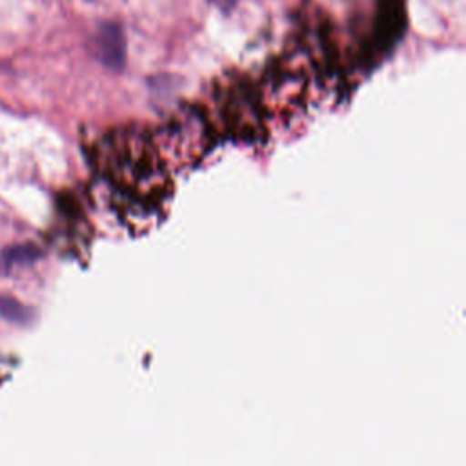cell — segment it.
<instances>
[{
  "instance_id": "6da1fadb",
  "label": "cell",
  "mask_w": 466,
  "mask_h": 466,
  "mask_svg": "<svg viewBox=\"0 0 466 466\" xmlns=\"http://www.w3.org/2000/svg\"><path fill=\"white\" fill-rule=\"evenodd\" d=\"M100 160L111 184L135 206H158L171 193V178L160 151L144 135H115L104 146Z\"/></svg>"
},
{
  "instance_id": "7a4b0ae2",
  "label": "cell",
  "mask_w": 466,
  "mask_h": 466,
  "mask_svg": "<svg viewBox=\"0 0 466 466\" xmlns=\"http://www.w3.org/2000/svg\"><path fill=\"white\" fill-rule=\"evenodd\" d=\"M93 56L104 64L107 69L120 71L126 64V55H127V46H126V36L124 31L118 24L115 22H102L89 42Z\"/></svg>"
},
{
  "instance_id": "3957f363",
  "label": "cell",
  "mask_w": 466,
  "mask_h": 466,
  "mask_svg": "<svg viewBox=\"0 0 466 466\" xmlns=\"http://www.w3.org/2000/svg\"><path fill=\"white\" fill-rule=\"evenodd\" d=\"M20 311H22V306L15 302V299H9V297H4L0 299V313L9 319V320H15V319H22L20 317Z\"/></svg>"
},
{
  "instance_id": "277c9868",
  "label": "cell",
  "mask_w": 466,
  "mask_h": 466,
  "mask_svg": "<svg viewBox=\"0 0 466 466\" xmlns=\"http://www.w3.org/2000/svg\"><path fill=\"white\" fill-rule=\"evenodd\" d=\"M208 2L213 4L217 9H220L222 13H229L237 5V0H208Z\"/></svg>"
}]
</instances>
